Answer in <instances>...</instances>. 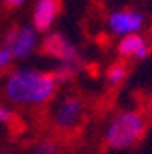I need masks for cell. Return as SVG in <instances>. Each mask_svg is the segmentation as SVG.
I'll return each instance as SVG.
<instances>
[{
  "mask_svg": "<svg viewBox=\"0 0 152 154\" xmlns=\"http://www.w3.org/2000/svg\"><path fill=\"white\" fill-rule=\"evenodd\" d=\"M4 97L16 107H40L54 99L57 81L54 73L34 67L14 69L4 81Z\"/></svg>",
  "mask_w": 152,
  "mask_h": 154,
  "instance_id": "6da1fadb",
  "label": "cell"
},
{
  "mask_svg": "<svg viewBox=\"0 0 152 154\" xmlns=\"http://www.w3.org/2000/svg\"><path fill=\"white\" fill-rule=\"evenodd\" d=\"M146 128H148V121L144 117V113H140L138 109L119 111L105 128V142H107V146L116 150L130 148V146L142 140Z\"/></svg>",
  "mask_w": 152,
  "mask_h": 154,
  "instance_id": "7a4b0ae2",
  "label": "cell"
},
{
  "mask_svg": "<svg viewBox=\"0 0 152 154\" xmlns=\"http://www.w3.org/2000/svg\"><path fill=\"white\" fill-rule=\"evenodd\" d=\"M85 115V103L77 95H65L51 109V125L55 131L71 132L79 127Z\"/></svg>",
  "mask_w": 152,
  "mask_h": 154,
  "instance_id": "3957f363",
  "label": "cell"
},
{
  "mask_svg": "<svg viewBox=\"0 0 152 154\" xmlns=\"http://www.w3.org/2000/svg\"><path fill=\"white\" fill-rule=\"evenodd\" d=\"M146 24V18L140 10L134 8H125V10H115L109 14L107 18V26L115 36L119 38H126L132 34H140V30Z\"/></svg>",
  "mask_w": 152,
  "mask_h": 154,
  "instance_id": "277c9868",
  "label": "cell"
},
{
  "mask_svg": "<svg viewBox=\"0 0 152 154\" xmlns=\"http://www.w3.org/2000/svg\"><path fill=\"white\" fill-rule=\"evenodd\" d=\"M2 45H6L10 50L14 59H26L38 48V32L32 26L12 28L6 34V42Z\"/></svg>",
  "mask_w": 152,
  "mask_h": 154,
  "instance_id": "5b68a950",
  "label": "cell"
},
{
  "mask_svg": "<svg viewBox=\"0 0 152 154\" xmlns=\"http://www.w3.org/2000/svg\"><path fill=\"white\" fill-rule=\"evenodd\" d=\"M42 51H44L45 55H49V57H55L59 63H73V65L81 63L77 48L59 32H49L48 36L44 38V42H42Z\"/></svg>",
  "mask_w": 152,
  "mask_h": 154,
  "instance_id": "8992f818",
  "label": "cell"
},
{
  "mask_svg": "<svg viewBox=\"0 0 152 154\" xmlns=\"http://www.w3.org/2000/svg\"><path fill=\"white\" fill-rule=\"evenodd\" d=\"M59 14V0H36L34 10H32V24L38 34L48 32L54 26L55 18Z\"/></svg>",
  "mask_w": 152,
  "mask_h": 154,
  "instance_id": "52a82bcc",
  "label": "cell"
},
{
  "mask_svg": "<svg viewBox=\"0 0 152 154\" xmlns=\"http://www.w3.org/2000/svg\"><path fill=\"white\" fill-rule=\"evenodd\" d=\"M116 51L125 59H144L150 54V44L142 34H132V36L121 38Z\"/></svg>",
  "mask_w": 152,
  "mask_h": 154,
  "instance_id": "ba28073f",
  "label": "cell"
},
{
  "mask_svg": "<svg viewBox=\"0 0 152 154\" xmlns=\"http://www.w3.org/2000/svg\"><path fill=\"white\" fill-rule=\"evenodd\" d=\"M105 75H107V81L111 83V85H121L126 79V75H129V65H126L125 61H115V63L109 65Z\"/></svg>",
  "mask_w": 152,
  "mask_h": 154,
  "instance_id": "9c48e42d",
  "label": "cell"
},
{
  "mask_svg": "<svg viewBox=\"0 0 152 154\" xmlns=\"http://www.w3.org/2000/svg\"><path fill=\"white\" fill-rule=\"evenodd\" d=\"M30 154H61V148L57 146V142L51 138H44V140L36 142L30 148Z\"/></svg>",
  "mask_w": 152,
  "mask_h": 154,
  "instance_id": "30bf717a",
  "label": "cell"
},
{
  "mask_svg": "<svg viewBox=\"0 0 152 154\" xmlns=\"http://www.w3.org/2000/svg\"><path fill=\"white\" fill-rule=\"evenodd\" d=\"M79 71V65H73V63H59V67L54 71V77L57 83H63V81H69L71 77L77 75Z\"/></svg>",
  "mask_w": 152,
  "mask_h": 154,
  "instance_id": "8fae6325",
  "label": "cell"
},
{
  "mask_svg": "<svg viewBox=\"0 0 152 154\" xmlns=\"http://www.w3.org/2000/svg\"><path fill=\"white\" fill-rule=\"evenodd\" d=\"M12 54H10V50L6 48V45H0V71L2 69H6L10 63H12Z\"/></svg>",
  "mask_w": 152,
  "mask_h": 154,
  "instance_id": "7c38bea8",
  "label": "cell"
},
{
  "mask_svg": "<svg viewBox=\"0 0 152 154\" xmlns=\"http://www.w3.org/2000/svg\"><path fill=\"white\" fill-rule=\"evenodd\" d=\"M14 121V115L10 109H6L4 105H0V127L2 125H10V122Z\"/></svg>",
  "mask_w": 152,
  "mask_h": 154,
  "instance_id": "4fadbf2b",
  "label": "cell"
},
{
  "mask_svg": "<svg viewBox=\"0 0 152 154\" xmlns=\"http://www.w3.org/2000/svg\"><path fill=\"white\" fill-rule=\"evenodd\" d=\"M2 2H4L8 8H20V6H22L26 0H2Z\"/></svg>",
  "mask_w": 152,
  "mask_h": 154,
  "instance_id": "5bb4252c",
  "label": "cell"
}]
</instances>
